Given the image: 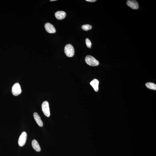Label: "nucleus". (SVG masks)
<instances>
[{"instance_id":"nucleus-1","label":"nucleus","mask_w":156,"mask_h":156,"mask_svg":"<svg viewBox=\"0 0 156 156\" xmlns=\"http://www.w3.org/2000/svg\"><path fill=\"white\" fill-rule=\"evenodd\" d=\"M85 61L88 65L92 66H97L99 64V62L91 55H88L86 56Z\"/></svg>"},{"instance_id":"nucleus-2","label":"nucleus","mask_w":156,"mask_h":156,"mask_svg":"<svg viewBox=\"0 0 156 156\" xmlns=\"http://www.w3.org/2000/svg\"><path fill=\"white\" fill-rule=\"evenodd\" d=\"M64 51L66 55L68 57H73L74 54V49L72 45L67 44L65 46Z\"/></svg>"},{"instance_id":"nucleus-3","label":"nucleus","mask_w":156,"mask_h":156,"mask_svg":"<svg viewBox=\"0 0 156 156\" xmlns=\"http://www.w3.org/2000/svg\"><path fill=\"white\" fill-rule=\"evenodd\" d=\"M42 109L45 115L47 117L50 116V112L48 102L47 101L44 102L42 104Z\"/></svg>"},{"instance_id":"nucleus-4","label":"nucleus","mask_w":156,"mask_h":156,"mask_svg":"<svg viewBox=\"0 0 156 156\" xmlns=\"http://www.w3.org/2000/svg\"><path fill=\"white\" fill-rule=\"evenodd\" d=\"M12 94L14 96H17L20 95L21 92V90L20 84L18 83H16L12 88Z\"/></svg>"},{"instance_id":"nucleus-5","label":"nucleus","mask_w":156,"mask_h":156,"mask_svg":"<svg viewBox=\"0 0 156 156\" xmlns=\"http://www.w3.org/2000/svg\"><path fill=\"white\" fill-rule=\"evenodd\" d=\"M27 138V134L25 132H23L20 135L18 140V144L20 147H22L25 144Z\"/></svg>"},{"instance_id":"nucleus-6","label":"nucleus","mask_w":156,"mask_h":156,"mask_svg":"<svg viewBox=\"0 0 156 156\" xmlns=\"http://www.w3.org/2000/svg\"><path fill=\"white\" fill-rule=\"evenodd\" d=\"M45 28L47 32L50 33H54L56 30L54 26L50 23H47L45 24Z\"/></svg>"},{"instance_id":"nucleus-7","label":"nucleus","mask_w":156,"mask_h":156,"mask_svg":"<svg viewBox=\"0 0 156 156\" xmlns=\"http://www.w3.org/2000/svg\"><path fill=\"white\" fill-rule=\"evenodd\" d=\"M127 5L132 9H137L139 8V5L136 0H128L126 2Z\"/></svg>"},{"instance_id":"nucleus-8","label":"nucleus","mask_w":156,"mask_h":156,"mask_svg":"<svg viewBox=\"0 0 156 156\" xmlns=\"http://www.w3.org/2000/svg\"><path fill=\"white\" fill-rule=\"evenodd\" d=\"M66 15L65 12L62 11H57L55 14L56 18L58 20H62L65 18Z\"/></svg>"},{"instance_id":"nucleus-9","label":"nucleus","mask_w":156,"mask_h":156,"mask_svg":"<svg viewBox=\"0 0 156 156\" xmlns=\"http://www.w3.org/2000/svg\"><path fill=\"white\" fill-rule=\"evenodd\" d=\"M33 115L35 121L37 123L38 125L40 127L43 126V122L41 120V118L38 114L36 113H34Z\"/></svg>"},{"instance_id":"nucleus-10","label":"nucleus","mask_w":156,"mask_h":156,"mask_svg":"<svg viewBox=\"0 0 156 156\" xmlns=\"http://www.w3.org/2000/svg\"><path fill=\"white\" fill-rule=\"evenodd\" d=\"M99 82L97 79H94L90 82V84L92 86L96 92L98 91L99 90Z\"/></svg>"},{"instance_id":"nucleus-11","label":"nucleus","mask_w":156,"mask_h":156,"mask_svg":"<svg viewBox=\"0 0 156 156\" xmlns=\"http://www.w3.org/2000/svg\"><path fill=\"white\" fill-rule=\"evenodd\" d=\"M32 146L33 148L37 152L41 151V149L39 144L35 140H34L32 141Z\"/></svg>"},{"instance_id":"nucleus-12","label":"nucleus","mask_w":156,"mask_h":156,"mask_svg":"<svg viewBox=\"0 0 156 156\" xmlns=\"http://www.w3.org/2000/svg\"><path fill=\"white\" fill-rule=\"evenodd\" d=\"M146 85L148 88L150 89L156 90V85L152 83H146Z\"/></svg>"},{"instance_id":"nucleus-13","label":"nucleus","mask_w":156,"mask_h":156,"mask_svg":"<svg viewBox=\"0 0 156 156\" xmlns=\"http://www.w3.org/2000/svg\"><path fill=\"white\" fill-rule=\"evenodd\" d=\"M82 29L84 31H87L92 28V26L89 24H85L82 26Z\"/></svg>"},{"instance_id":"nucleus-14","label":"nucleus","mask_w":156,"mask_h":156,"mask_svg":"<svg viewBox=\"0 0 156 156\" xmlns=\"http://www.w3.org/2000/svg\"><path fill=\"white\" fill-rule=\"evenodd\" d=\"M86 43L88 47V48H91L92 43L91 41L88 38H87L86 39Z\"/></svg>"},{"instance_id":"nucleus-15","label":"nucleus","mask_w":156,"mask_h":156,"mask_svg":"<svg viewBox=\"0 0 156 156\" xmlns=\"http://www.w3.org/2000/svg\"><path fill=\"white\" fill-rule=\"evenodd\" d=\"M86 1H87V2H95V1H96V0H86Z\"/></svg>"},{"instance_id":"nucleus-16","label":"nucleus","mask_w":156,"mask_h":156,"mask_svg":"<svg viewBox=\"0 0 156 156\" xmlns=\"http://www.w3.org/2000/svg\"><path fill=\"white\" fill-rule=\"evenodd\" d=\"M57 1V0H50V1H51V2H52V1Z\"/></svg>"}]
</instances>
